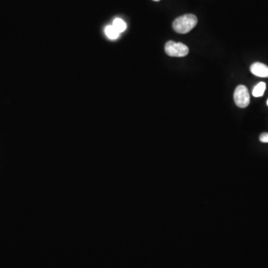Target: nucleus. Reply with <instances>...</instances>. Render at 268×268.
Here are the masks:
<instances>
[{"mask_svg":"<svg viewBox=\"0 0 268 268\" xmlns=\"http://www.w3.org/2000/svg\"><path fill=\"white\" fill-rule=\"evenodd\" d=\"M259 139L262 142L268 143V133H264V134H261Z\"/></svg>","mask_w":268,"mask_h":268,"instance_id":"8","label":"nucleus"},{"mask_svg":"<svg viewBox=\"0 0 268 268\" xmlns=\"http://www.w3.org/2000/svg\"><path fill=\"white\" fill-rule=\"evenodd\" d=\"M235 104L241 108H245L250 104V97L248 89L244 85L237 86L234 92Z\"/></svg>","mask_w":268,"mask_h":268,"instance_id":"3","label":"nucleus"},{"mask_svg":"<svg viewBox=\"0 0 268 268\" xmlns=\"http://www.w3.org/2000/svg\"><path fill=\"white\" fill-rule=\"evenodd\" d=\"M105 34L110 40H116L119 38L120 33L113 26V25H108L105 28Z\"/></svg>","mask_w":268,"mask_h":268,"instance_id":"5","label":"nucleus"},{"mask_svg":"<svg viewBox=\"0 0 268 268\" xmlns=\"http://www.w3.org/2000/svg\"><path fill=\"white\" fill-rule=\"evenodd\" d=\"M198 23V18L194 14H185L179 16L173 22L174 31L179 34H187L192 31Z\"/></svg>","mask_w":268,"mask_h":268,"instance_id":"1","label":"nucleus"},{"mask_svg":"<svg viewBox=\"0 0 268 268\" xmlns=\"http://www.w3.org/2000/svg\"><path fill=\"white\" fill-rule=\"evenodd\" d=\"M113 25L119 33L123 32L127 28V25L126 23H125V21L122 20L120 18H116V19H115L114 21H113V25Z\"/></svg>","mask_w":268,"mask_h":268,"instance_id":"7","label":"nucleus"},{"mask_svg":"<svg viewBox=\"0 0 268 268\" xmlns=\"http://www.w3.org/2000/svg\"><path fill=\"white\" fill-rule=\"evenodd\" d=\"M250 71L258 77H268V67L262 63L256 62L252 64Z\"/></svg>","mask_w":268,"mask_h":268,"instance_id":"4","label":"nucleus"},{"mask_svg":"<svg viewBox=\"0 0 268 268\" xmlns=\"http://www.w3.org/2000/svg\"><path fill=\"white\" fill-rule=\"evenodd\" d=\"M165 53L169 56L177 58L186 56L189 52L187 46L182 43H176L172 40L165 43Z\"/></svg>","mask_w":268,"mask_h":268,"instance_id":"2","label":"nucleus"},{"mask_svg":"<svg viewBox=\"0 0 268 268\" xmlns=\"http://www.w3.org/2000/svg\"><path fill=\"white\" fill-rule=\"evenodd\" d=\"M267 104H268V101H267Z\"/></svg>","mask_w":268,"mask_h":268,"instance_id":"10","label":"nucleus"},{"mask_svg":"<svg viewBox=\"0 0 268 268\" xmlns=\"http://www.w3.org/2000/svg\"><path fill=\"white\" fill-rule=\"evenodd\" d=\"M265 89H266V84L265 82H260L258 83L253 90V95L254 97H261L265 93Z\"/></svg>","mask_w":268,"mask_h":268,"instance_id":"6","label":"nucleus"},{"mask_svg":"<svg viewBox=\"0 0 268 268\" xmlns=\"http://www.w3.org/2000/svg\"><path fill=\"white\" fill-rule=\"evenodd\" d=\"M153 1H159V0H153Z\"/></svg>","mask_w":268,"mask_h":268,"instance_id":"9","label":"nucleus"}]
</instances>
